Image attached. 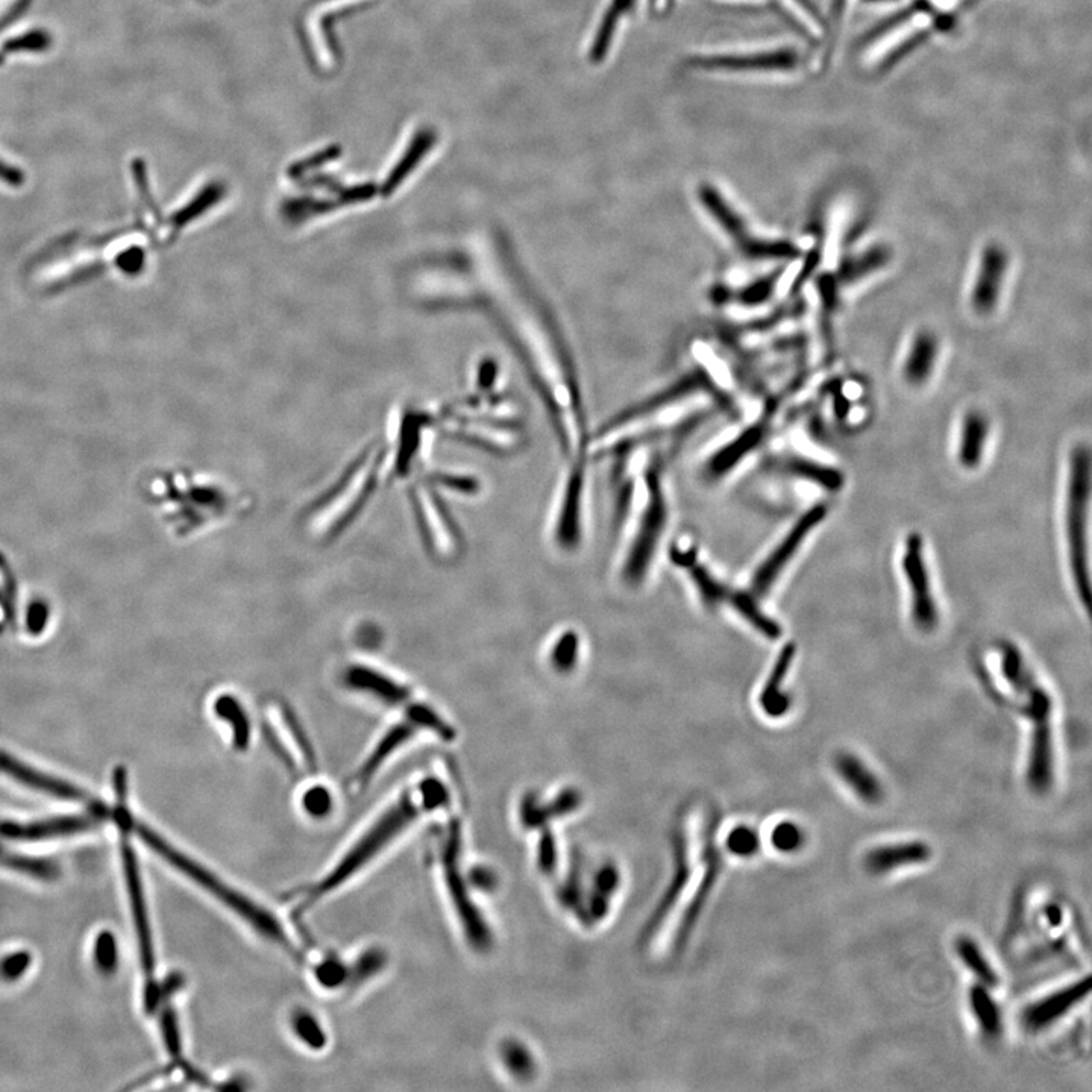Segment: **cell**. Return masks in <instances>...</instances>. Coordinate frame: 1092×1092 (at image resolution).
<instances>
[{
  "mask_svg": "<svg viewBox=\"0 0 1092 1092\" xmlns=\"http://www.w3.org/2000/svg\"><path fill=\"white\" fill-rule=\"evenodd\" d=\"M940 357V341L930 332H919L909 347L903 362V378L909 386H924L936 368Z\"/></svg>",
  "mask_w": 1092,
  "mask_h": 1092,
  "instance_id": "d4e9b609",
  "label": "cell"
},
{
  "mask_svg": "<svg viewBox=\"0 0 1092 1092\" xmlns=\"http://www.w3.org/2000/svg\"><path fill=\"white\" fill-rule=\"evenodd\" d=\"M760 439V428H751L750 431H746L739 441H733L730 447L725 448L724 451H721L718 456L712 458L709 464L710 473L714 477L724 475L727 471L736 466L739 460L745 457L748 452L753 451Z\"/></svg>",
  "mask_w": 1092,
  "mask_h": 1092,
  "instance_id": "e575fe53",
  "label": "cell"
},
{
  "mask_svg": "<svg viewBox=\"0 0 1092 1092\" xmlns=\"http://www.w3.org/2000/svg\"><path fill=\"white\" fill-rule=\"evenodd\" d=\"M656 472L651 471L648 473L650 501L646 505L645 513L642 516L637 536L633 542L630 556L627 558V565H625V578L630 583H639L642 577L645 575L648 565L651 563L654 550L667 526V501L663 498L662 488H660V481Z\"/></svg>",
  "mask_w": 1092,
  "mask_h": 1092,
  "instance_id": "30bf717a",
  "label": "cell"
},
{
  "mask_svg": "<svg viewBox=\"0 0 1092 1092\" xmlns=\"http://www.w3.org/2000/svg\"><path fill=\"white\" fill-rule=\"evenodd\" d=\"M771 842L780 853H797L800 848H803L806 833L799 824L792 821H784L772 830Z\"/></svg>",
  "mask_w": 1092,
  "mask_h": 1092,
  "instance_id": "7bdbcfd3",
  "label": "cell"
},
{
  "mask_svg": "<svg viewBox=\"0 0 1092 1092\" xmlns=\"http://www.w3.org/2000/svg\"><path fill=\"white\" fill-rule=\"evenodd\" d=\"M783 471L792 477L816 484L829 492H838L844 484V477L838 469L830 468L827 464H821L809 458H788L783 463Z\"/></svg>",
  "mask_w": 1092,
  "mask_h": 1092,
  "instance_id": "4dcf8cb0",
  "label": "cell"
},
{
  "mask_svg": "<svg viewBox=\"0 0 1092 1092\" xmlns=\"http://www.w3.org/2000/svg\"><path fill=\"white\" fill-rule=\"evenodd\" d=\"M689 565H690L689 571H690V575H692L693 581H695V586L698 589L699 595H701V598H703L706 604L709 605V607H714V605L721 604L724 601H730L731 595H733L730 589L725 588L724 584H721L718 580H714L707 573V569L697 566L693 563V558L689 562Z\"/></svg>",
  "mask_w": 1092,
  "mask_h": 1092,
  "instance_id": "60d3db41",
  "label": "cell"
},
{
  "mask_svg": "<svg viewBox=\"0 0 1092 1092\" xmlns=\"http://www.w3.org/2000/svg\"><path fill=\"white\" fill-rule=\"evenodd\" d=\"M31 955L27 951H17L8 955L0 961V977L4 980H17L27 972L31 965Z\"/></svg>",
  "mask_w": 1092,
  "mask_h": 1092,
  "instance_id": "681fc988",
  "label": "cell"
},
{
  "mask_svg": "<svg viewBox=\"0 0 1092 1092\" xmlns=\"http://www.w3.org/2000/svg\"><path fill=\"white\" fill-rule=\"evenodd\" d=\"M577 636L573 633H566L560 637V641L557 642L552 650V665L556 667L557 671H562V673L571 671L577 662Z\"/></svg>",
  "mask_w": 1092,
  "mask_h": 1092,
  "instance_id": "7dc6e473",
  "label": "cell"
},
{
  "mask_svg": "<svg viewBox=\"0 0 1092 1092\" xmlns=\"http://www.w3.org/2000/svg\"><path fill=\"white\" fill-rule=\"evenodd\" d=\"M827 516V505L815 504L804 513L797 524L792 526V530L789 531L784 536L777 548L768 556L767 560L761 563L757 569L756 575L753 578V592L756 595H765L768 590L772 588L774 581L777 580L778 575L782 573L784 566L788 565L792 557L797 554L800 546L803 545V542L807 539L809 533L815 530L821 524V520Z\"/></svg>",
  "mask_w": 1092,
  "mask_h": 1092,
  "instance_id": "9a60e30c",
  "label": "cell"
},
{
  "mask_svg": "<svg viewBox=\"0 0 1092 1092\" xmlns=\"http://www.w3.org/2000/svg\"><path fill=\"white\" fill-rule=\"evenodd\" d=\"M901 566L912 597V620L915 627L921 631L935 630L940 622V613L930 586L924 541L918 533H912L906 539Z\"/></svg>",
  "mask_w": 1092,
  "mask_h": 1092,
  "instance_id": "8fae6325",
  "label": "cell"
},
{
  "mask_svg": "<svg viewBox=\"0 0 1092 1092\" xmlns=\"http://www.w3.org/2000/svg\"><path fill=\"white\" fill-rule=\"evenodd\" d=\"M451 803V789L436 774H428L413 783L373 819L368 829L347 846L328 871L296 893L294 912L304 915L340 891L358 874L383 856L389 846L426 814L445 809Z\"/></svg>",
  "mask_w": 1092,
  "mask_h": 1092,
  "instance_id": "6da1fadb",
  "label": "cell"
},
{
  "mask_svg": "<svg viewBox=\"0 0 1092 1092\" xmlns=\"http://www.w3.org/2000/svg\"><path fill=\"white\" fill-rule=\"evenodd\" d=\"M313 977L319 987L334 991L347 987L349 968L347 962L337 956L326 955L313 965Z\"/></svg>",
  "mask_w": 1092,
  "mask_h": 1092,
  "instance_id": "f35d334b",
  "label": "cell"
},
{
  "mask_svg": "<svg viewBox=\"0 0 1092 1092\" xmlns=\"http://www.w3.org/2000/svg\"><path fill=\"white\" fill-rule=\"evenodd\" d=\"M125 830L136 831L138 838L153 853H157L158 856L168 862L170 867H174L176 871L196 883L200 889H204L205 893H210L217 903H221L237 919L243 921V924H246L249 929L255 932L261 940L277 947L278 950L283 951L284 955L290 956L292 961L296 963L302 962V953L296 946L293 938L290 936L289 930L285 929L283 921L273 914L270 909L258 903L257 900H254L251 895L243 893L231 883L225 882L208 868L200 865L199 862L185 856L184 853L170 846L168 840H164L149 827L136 821L131 815L125 821Z\"/></svg>",
  "mask_w": 1092,
  "mask_h": 1092,
  "instance_id": "7a4b0ae2",
  "label": "cell"
},
{
  "mask_svg": "<svg viewBox=\"0 0 1092 1092\" xmlns=\"http://www.w3.org/2000/svg\"><path fill=\"white\" fill-rule=\"evenodd\" d=\"M1089 977L1077 980L1072 985L1057 989L1055 993L1034 1000L1021 1012V1024L1030 1034H1038L1049 1029L1065 1015L1070 1014L1077 1004L1082 1003L1089 994Z\"/></svg>",
  "mask_w": 1092,
  "mask_h": 1092,
  "instance_id": "e0dca14e",
  "label": "cell"
},
{
  "mask_svg": "<svg viewBox=\"0 0 1092 1092\" xmlns=\"http://www.w3.org/2000/svg\"><path fill=\"white\" fill-rule=\"evenodd\" d=\"M583 492V471L577 468L569 478L557 537L565 548H573L580 539V505Z\"/></svg>",
  "mask_w": 1092,
  "mask_h": 1092,
  "instance_id": "83f0119b",
  "label": "cell"
},
{
  "mask_svg": "<svg viewBox=\"0 0 1092 1092\" xmlns=\"http://www.w3.org/2000/svg\"><path fill=\"white\" fill-rule=\"evenodd\" d=\"M1008 266V254L1002 245L991 243L983 249L971 292L972 308L979 315H989L997 308Z\"/></svg>",
  "mask_w": 1092,
  "mask_h": 1092,
  "instance_id": "ac0fdd59",
  "label": "cell"
},
{
  "mask_svg": "<svg viewBox=\"0 0 1092 1092\" xmlns=\"http://www.w3.org/2000/svg\"><path fill=\"white\" fill-rule=\"evenodd\" d=\"M730 603L731 605H733V607H735V609L737 610V612H739V613H741L751 625H754V628H756L759 633H761V635L768 637V639H778V637L782 636V628H780V625H778L777 622H774L769 616L763 613V612L759 609V605L756 604L754 598L750 597V595L741 594V592H733V595H731Z\"/></svg>",
  "mask_w": 1092,
  "mask_h": 1092,
  "instance_id": "8d00e7d4",
  "label": "cell"
},
{
  "mask_svg": "<svg viewBox=\"0 0 1092 1092\" xmlns=\"http://www.w3.org/2000/svg\"><path fill=\"white\" fill-rule=\"evenodd\" d=\"M420 733L422 730L405 712L401 720L387 725L377 736L372 746L369 748L368 754L360 761L357 769L352 774L351 783H349L351 792H364L369 784L373 782L375 776L386 767V763L392 760L400 751L404 750L405 746L415 741Z\"/></svg>",
  "mask_w": 1092,
  "mask_h": 1092,
  "instance_id": "7c38bea8",
  "label": "cell"
},
{
  "mask_svg": "<svg viewBox=\"0 0 1092 1092\" xmlns=\"http://www.w3.org/2000/svg\"><path fill=\"white\" fill-rule=\"evenodd\" d=\"M261 716L269 741L287 767L293 771H315L317 768L315 748L290 704L275 697L266 699Z\"/></svg>",
  "mask_w": 1092,
  "mask_h": 1092,
  "instance_id": "ba28073f",
  "label": "cell"
},
{
  "mask_svg": "<svg viewBox=\"0 0 1092 1092\" xmlns=\"http://www.w3.org/2000/svg\"><path fill=\"white\" fill-rule=\"evenodd\" d=\"M0 772L10 776L11 778H14L16 782L25 784L27 788L35 789L38 792L49 793L58 799L68 800L74 803L84 804L85 807L90 810V814L98 815L100 818L105 816L106 809H108L105 804L91 799L89 793L74 788L63 780L51 777L43 772L35 771L34 768L23 765L21 761L6 754L5 751H0Z\"/></svg>",
  "mask_w": 1092,
  "mask_h": 1092,
  "instance_id": "2e32d148",
  "label": "cell"
},
{
  "mask_svg": "<svg viewBox=\"0 0 1092 1092\" xmlns=\"http://www.w3.org/2000/svg\"><path fill=\"white\" fill-rule=\"evenodd\" d=\"M688 825V876L682 878L680 886L675 887L673 897L654 924L651 933V948L654 953H667L682 940L684 932L690 925L693 915L698 912V904L709 891L716 871V861L710 848L707 819L706 816H701L697 821L690 819Z\"/></svg>",
  "mask_w": 1092,
  "mask_h": 1092,
  "instance_id": "3957f363",
  "label": "cell"
},
{
  "mask_svg": "<svg viewBox=\"0 0 1092 1092\" xmlns=\"http://www.w3.org/2000/svg\"><path fill=\"white\" fill-rule=\"evenodd\" d=\"M1091 495V454L1085 445H1077L1070 458V480L1066 492V541L1077 594L1083 607L1091 604V577L1088 562V509Z\"/></svg>",
  "mask_w": 1092,
  "mask_h": 1092,
  "instance_id": "277c9868",
  "label": "cell"
},
{
  "mask_svg": "<svg viewBox=\"0 0 1092 1092\" xmlns=\"http://www.w3.org/2000/svg\"><path fill=\"white\" fill-rule=\"evenodd\" d=\"M340 680L349 692L386 709H404L415 699V689L409 682L377 663L349 662L341 671Z\"/></svg>",
  "mask_w": 1092,
  "mask_h": 1092,
  "instance_id": "9c48e42d",
  "label": "cell"
},
{
  "mask_svg": "<svg viewBox=\"0 0 1092 1092\" xmlns=\"http://www.w3.org/2000/svg\"><path fill=\"white\" fill-rule=\"evenodd\" d=\"M0 865L14 870V871L23 872L32 878H40V880H53L58 878L59 874L58 865L53 863L52 861L21 856L16 853H10L2 846H0Z\"/></svg>",
  "mask_w": 1092,
  "mask_h": 1092,
  "instance_id": "d590c367",
  "label": "cell"
},
{
  "mask_svg": "<svg viewBox=\"0 0 1092 1092\" xmlns=\"http://www.w3.org/2000/svg\"><path fill=\"white\" fill-rule=\"evenodd\" d=\"M373 471L369 463H358L347 477L311 507L307 530L319 541H332L352 526L372 494Z\"/></svg>",
  "mask_w": 1092,
  "mask_h": 1092,
  "instance_id": "5b68a950",
  "label": "cell"
},
{
  "mask_svg": "<svg viewBox=\"0 0 1092 1092\" xmlns=\"http://www.w3.org/2000/svg\"><path fill=\"white\" fill-rule=\"evenodd\" d=\"M835 769L840 780L863 803L878 804L883 800L882 782L870 768L854 754L840 753L835 759Z\"/></svg>",
  "mask_w": 1092,
  "mask_h": 1092,
  "instance_id": "cb8c5ba5",
  "label": "cell"
},
{
  "mask_svg": "<svg viewBox=\"0 0 1092 1092\" xmlns=\"http://www.w3.org/2000/svg\"><path fill=\"white\" fill-rule=\"evenodd\" d=\"M215 199H217V190H215L214 187H210V189H207L205 191H202V193H200V195L198 196V198H196L191 204L185 207L184 210L179 211L178 214L175 215V228H181V226L187 225V223H189L193 217L200 214L205 208H208V205L213 204Z\"/></svg>",
  "mask_w": 1092,
  "mask_h": 1092,
  "instance_id": "c3c4849f",
  "label": "cell"
},
{
  "mask_svg": "<svg viewBox=\"0 0 1092 1092\" xmlns=\"http://www.w3.org/2000/svg\"><path fill=\"white\" fill-rule=\"evenodd\" d=\"M699 196L704 204L714 211V214L731 232L737 245L742 246L750 257L761 258V260H793L799 257V247L793 246L792 243L767 242V240L751 237L744 222L737 217L735 211L731 210L730 205L725 204L716 190L703 187L699 190Z\"/></svg>",
  "mask_w": 1092,
  "mask_h": 1092,
  "instance_id": "5bb4252c",
  "label": "cell"
},
{
  "mask_svg": "<svg viewBox=\"0 0 1092 1092\" xmlns=\"http://www.w3.org/2000/svg\"><path fill=\"white\" fill-rule=\"evenodd\" d=\"M441 865L443 885L447 887L452 909L462 924L463 933L472 946L484 948L488 942V927L484 925L481 915L469 895L468 882L463 876L462 833L458 823H451L448 827L445 840L441 844Z\"/></svg>",
  "mask_w": 1092,
  "mask_h": 1092,
  "instance_id": "52a82bcc",
  "label": "cell"
},
{
  "mask_svg": "<svg viewBox=\"0 0 1092 1092\" xmlns=\"http://www.w3.org/2000/svg\"><path fill=\"white\" fill-rule=\"evenodd\" d=\"M759 848V838L756 831L741 827L735 830L730 836V850L737 856H751Z\"/></svg>",
  "mask_w": 1092,
  "mask_h": 1092,
  "instance_id": "f907efd6",
  "label": "cell"
},
{
  "mask_svg": "<svg viewBox=\"0 0 1092 1092\" xmlns=\"http://www.w3.org/2000/svg\"><path fill=\"white\" fill-rule=\"evenodd\" d=\"M989 437V420L982 411L971 410L962 420L957 457L965 469H976L982 463Z\"/></svg>",
  "mask_w": 1092,
  "mask_h": 1092,
  "instance_id": "484cf974",
  "label": "cell"
},
{
  "mask_svg": "<svg viewBox=\"0 0 1092 1092\" xmlns=\"http://www.w3.org/2000/svg\"><path fill=\"white\" fill-rule=\"evenodd\" d=\"M51 43H52V38L48 32L37 29V31L27 32L23 35L8 40L4 44V52H43L51 46Z\"/></svg>",
  "mask_w": 1092,
  "mask_h": 1092,
  "instance_id": "bcb514c9",
  "label": "cell"
},
{
  "mask_svg": "<svg viewBox=\"0 0 1092 1092\" xmlns=\"http://www.w3.org/2000/svg\"><path fill=\"white\" fill-rule=\"evenodd\" d=\"M290 1027L300 1044L313 1051H321L328 1044V1034L319 1018L307 1009H296L290 1017Z\"/></svg>",
  "mask_w": 1092,
  "mask_h": 1092,
  "instance_id": "d6a6232c",
  "label": "cell"
},
{
  "mask_svg": "<svg viewBox=\"0 0 1092 1092\" xmlns=\"http://www.w3.org/2000/svg\"><path fill=\"white\" fill-rule=\"evenodd\" d=\"M300 807L310 818H328L334 809V797H332V789L322 783L311 784L300 795Z\"/></svg>",
  "mask_w": 1092,
  "mask_h": 1092,
  "instance_id": "b9f144b4",
  "label": "cell"
},
{
  "mask_svg": "<svg viewBox=\"0 0 1092 1092\" xmlns=\"http://www.w3.org/2000/svg\"><path fill=\"white\" fill-rule=\"evenodd\" d=\"M25 179H27V176L21 172L20 168H14V166H11V164L0 160V181H4L5 184L11 185V187H20V185L25 184Z\"/></svg>",
  "mask_w": 1092,
  "mask_h": 1092,
  "instance_id": "816d5d0a",
  "label": "cell"
},
{
  "mask_svg": "<svg viewBox=\"0 0 1092 1092\" xmlns=\"http://www.w3.org/2000/svg\"><path fill=\"white\" fill-rule=\"evenodd\" d=\"M793 659H795V645L788 644L778 654V659L774 663L771 674L768 677L767 684L761 690V709L765 710V714H769L771 718H780L782 714L788 712L789 698L783 695L782 686L789 669L792 667Z\"/></svg>",
  "mask_w": 1092,
  "mask_h": 1092,
  "instance_id": "4316f807",
  "label": "cell"
},
{
  "mask_svg": "<svg viewBox=\"0 0 1092 1092\" xmlns=\"http://www.w3.org/2000/svg\"><path fill=\"white\" fill-rule=\"evenodd\" d=\"M846 4V0H833V4H831V19H833L835 23H838L842 19V16H844Z\"/></svg>",
  "mask_w": 1092,
  "mask_h": 1092,
  "instance_id": "f5cc1de1",
  "label": "cell"
},
{
  "mask_svg": "<svg viewBox=\"0 0 1092 1092\" xmlns=\"http://www.w3.org/2000/svg\"><path fill=\"white\" fill-rule=\"evenodd\" d=\"M433 143H434V136H433V132H420L419 136H416L415 143H413L411 147H410V151L407 152V155H405L404 160H402V163L396 168L394 174L392 175L390 183H387V187L394 189V185L398 184V181L404 178L405 175L409 174L410 168H415L416 163L419 161L420 157H422L424 153L428 152V149H430Z\"/></svg>",
  "mask_w": 1092,
  "mask_h": 1092,
  "instance_id": "ee69618b",
  "label": "cell"
},
{
  "mask_svg": "<svg viewBox=\"0 0 1092 1092\" xmlns=\"http://www.w3.org/2000/svg\"><path fill=\"white\" fill-rule=\"evenodd\" d=\"M932 857V848L924 840H901L883 844L868 851L865 868L868 872L883 876L903 868L923 865Z\"/></svg>",
  "mask_w": 1092,
  "mask_h": 1092,
  "instance_id": "7402d4cb",
  "label": "cell"
},
{
  "mask_svg": "<svg viewBox=\"0 0 1092 1092\" xmlns=\"http://www.w3.org/2000/svg\"><path fill=\"white\" fill-rule=\"evenodd\" d=\"M955 951L966 970L976 977L977 983H982L989 989L998 987L1000 979H998L997 971L994 970L991 962L987 961V956L976 940L968 936H961L956 940Z\"/></svg>",
  "mask_w": 1092,
  "mask_h": 1092,
  "instance_id": "1f68e13d",
  "label": "cell"
},
{
  "mask_svg": "<svg viewBox=\"0 0 1092 1092\" xmlns=\"http://www.w3.org/2000/svg\"><path fill=\"white\" fill-rule=\"evenodd\" d=\"M968 1003L982 1034L991 1040L1000 1038L1003 1034V1015L989 987L982 983L974 985L968 994Z\"/></svg>",
  "mask_w": 1092,
  "mask_h": 1092,
  "instance_id": "f546056e",
  "label": "cell"
},
{
  "mask_svg": "<svg viewBox=\"0 0 1092 1092\" xmlns=\"http://www.w3.org/2000/svg\"><path fill=\"white\" fill-rule=\"evenodd\" d=\"M123 868L127 878L128 893L131 900L132 915L136 919V936L140 946V959H142L143 972L146 977V985L153 983V970H155V956H153L152 933L147 918L146 901L143 893L142 878L138 871L136 856L129 842H123Z\"/></svg>",
  "mask_w": 1092,
  "mask_h": 1092,
  "instance_id": "d6986e66",
  "label": "cell"
},
{
  "mask_svg": "<svg viewBox=\"0 0 1092 1092\" xmlns=\"http://www.w3.org/2000/svg\"><path fill=\"white\" fill-rule=\"evenodd\" d=\"M100 821L102 818L93 814L44 819L29 824L0 819V838L12 840L52 839L57 836L74 835L95 829L96 825L100 824Z\"/></svg>",
  "mask_w": 1092,
  "mask_h": 1092,
  "instance_id": "44dd1931",
  "label": "cell"
},
{
  "mask_svg": "<svg viewBox=\"0 0 1092 1092\" xmlns=\"http://www.w3.org/2000/svg\"><path fill=\"white\" fill-rule=\"evenodd\" d=\"M416 526L424 545L437 558H447L457 548V530L441 501L426 488H416L411 495Z\"/></svg>",
  "mask_w": 1092,
  "mask_h": 1092,
  "instance_id": "4fadbf2b",
  "label": "cell"
},
{
  "mask_svg": "<svg viewBox=\"0 0 1092 1092\" xmlns=\"http://www.w3.org/2000/svg\"><path fill=\"white\" fill-rule=\"evenodd\" d=\"M1015 690L1026 698V714L1032 722V741L1026 778L1029 788L1034 793L1044 795L1050 791L1055 780V753L1051 731L1053 703L1049 692L1041 688L1030 675L1024 678Z\"/></svg>",
  "mask_w": 1092,
  "mask_h": 1092,
  "instance_id": "8992f818",
  "label": "cell"
},
{
  "mask_svg": "<svg viewBox=\"0 0 1092 1092\" xmlns=\"http://www.w3.org/2000/svg\"><path fill=\"white\" fill-rule=\"evenodd\" d=\"M215 720L226 729L231 748L245 753L253 744L254 725L246 704L236 692H221L211 703Z\"/></svg>",
  "mask_w": 1092,
  "mask_h": 1092,
  "instance_id": "603a6c76",
  "label": "cell"
},
{
  "mask_svg": "<svg viewBox=\"0 0 1092 1092\" xmlns=\"http://www.w3.org/2000/svg\"><path fill=\"white\" fill-rule=\"evenodd\" d=\"M635 0H612L609 10L605 12L604 19L601 21L597 38H595L592 49H590V59L592 63H601L604 59L605 55L609 52L610 43L613 40L614 31L618 27V21L622 19L625 12L630 10Z\"/></svg>",
  "mask_w": 1092,
  "mask_h": 1092,
  "instance_id": "836d02e7",
  "label": "cell"
},
{
  "mask_svg": "<svg viewBox=\"0 0 1092 1092\" xmlns=\"http://www.w3.org/2000/svg\"><path fill=\"white\" fill-rule=\"evenodd\" d=\"M893 258V253L885 245L870 247L863 253L846 257L838 270V283L844 285L859 283L872 273L882 270Z\"/></svg>",
  "mask_w": 1092,
  "mask_h": 1092,
  "instance_id": "f1b7e54d",
  "label": "cell"
},
{
  "mask_svg": "<svg viewBox=\"0 0 1092 1092\" xmlns=\"http://www.w3.org/2000/svg\"><path fill=\"white\" fill-rule=\"evenodd\" d=\"M168 1002L163 1004L164 1008L161 1010V1018H160V1027H161V1036H163L164 1045L168 1055L175 1059L174 1066H179L183 1072L190 1065L183 1057V1041H181V1032H179L178 1017L175 1014L174 1006Z\"/></svg>",
  "mask_w": 1092,
  "mask_h": 1092,
  "instance_id": "ab89813d",
  "label": "cell"
},
{
  "mask_svg": "<svg viewBox=\"0 0 1092 1092\" xmlns=\"http://www.w3.org/2000/svg\"><path fill=\"white\" fill-rule=\"evenodd\" d=\"M799 64V55L792 49H780L771 52L741 53V55H710L695 57L689 66L703 70H791Z\"/></svg>",
  "mask_w": 1092,
  "mask_h": 1092,
  "instance_id": "ffe728a7",
  "label": "cell"
},
{
  "mask_svg": "<svg viewBox=\"0 0 1092 1092\" xmlns=\"http://www.w3.org/2000/svg\"><path fill=\"white\" fill-rule=\"evenodd\" d=\"M95 962L100 971L110 974L116 970L119 962L117 942L111 932H100L95 940Z\"/></svg>",
  "mask_w": 1092,
  "mask_h": 1092,
  "instance_id": "f6af8a7d",
  "label": "cell"
},
{
  "mask_svg": "<svg viewBox=\"0 0 1092 1092\" xmlns=\"http://www.w3.org/2000/svg\"><path fill=\"white\" fill-rule=\"evenodd\" d=\"M386 965H387V955L381 948H369V950L363 951L355 961L347 963V968H349L347 987H358L362 983L368 982L372 977L383 971Z\"/></svg>",
  "mask_w": 1092,
  "mask_h": 1092,
  "instance_id": "74e56055",
  "label": "cell"
}]
</instances>
